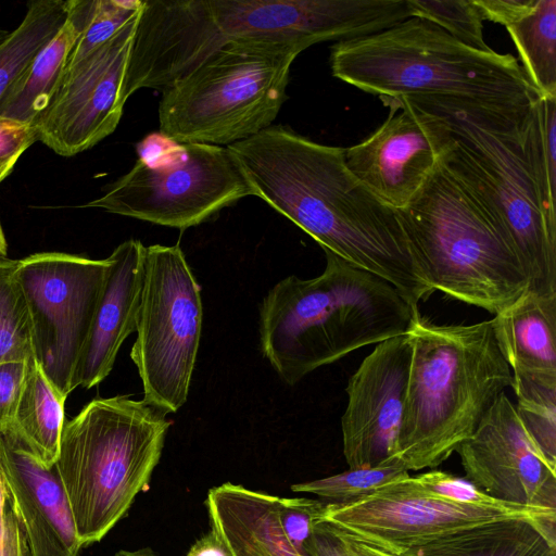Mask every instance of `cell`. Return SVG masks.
Instances as JSON below:
<instances>
[{
	"mask_svg": "<svg viewBox=\"0 0 556 556\" xmlns=\"http://www.w3.org/2000/svg\"><path fill=\"white\" fill-rule=\"evenodd\" d=\"M255 195L327 249L387 280L413 306L434 291L414 263L397 211L348 169L344 149L271 125L227 147Z\"/></svg>",
	"mask_w": 556,
	"mask_h": 556,
	"instance_id": "obj_1",
	"label": "cell"
},
{
	"mask_svg": "<svg viewBox=\"0 0 556 556\" xmlns=\"http://www.w3.org/2000/svg\"><path fill=\"white\" fill-rule=\"evenodd\" d=\"M330 66L336 78L381 100L517 113L540 99L515 56L470 48L419 16L338 41Z\"/></svg>",
	"mask_w": 556,
	"mask_h": 556,
	"instance_id": "obj_2",
	"label": "cell"
},
{
	"mask_svg": "<svg viewBox=\"0 0 556 556\" xmlns=\"http://www.w3.org/2000/svg\"><path fill=\"white\" fill-rule=\"evenodd\" d=\"M323 250L319 276H288L260 305L262 355L291 387L351 352L406 333L418 312L387 280Z\"/></svg>",
	"mask_w": 556,
	"mask_h": 556,
	"instance_id": "obj_3",
	"label": "cell"
},
{
	"mask_svg": "<svg viewBox=\"0 0 556 556\" xmlns=\"http://www.w3.org/2000/svg\"><path fill=\"white\" fill-rule=\"evenodd\" d=\"M407 334L408 379L394 458L409 470L435 468L476 430L511 387L492 320L437 325L418 312Z\"/></svg>",
	"mask_w": 556,
	"mask_h": 556,
	"instance_id": "obj_4",
	"label": "cell"
},
{
	"mask_svg": "<svg viewBox=\"0 0 556 556\" xmlns=\"http://www.w3.org/2000/svg\"><path fill=\"white\" fill-rule=\"evenodd\" d=\"M422 280L433 290L496 315L529 289L501 224L444 164L396 210Z\"/></svg>",
	"mask_w": 556,
	"mask_h": 556,
	"instance_id": "obj_5",
	"label": "cell"
},
{
	"mask_svg": "<svg viewBox=\"0 0 556 556\" xmlns=\"http://www.w3.org/2000/svg\"><path fill=\"white\" fill-rule=\"evenodd\" d=\"M408 102L448 124L454 141L443 162L503 227L527 275L528 291L556 293V225L547 217L526 149L532 108L508 113Z\"/></svg>",
	"mask_w": 556,
	"mask_h": 556,
	"instance_id": "obj_6",
	"label": "cell"
},
{
	"mask_svg": "<svg viewBox=\"0 0 556 556\" xmlns=\"http://www.w3.org/2000/svg\"><path fill=\"white\" fill-rule=\"evenodd\" d=\"M170 426L128 395L94 399L64 424L54 467L83 545L101 541L148 489Z\"/></svg>",
	"mask_w": 556,
	"mask_h": 556,
	"instance_id": "obj_7",
	"label": "cell"
},
{
	"mask_svg": "<svg viewBox=\"0 0 556 556\" xmlns=\"http://www.w3.org/2000/svg\"><path fill=\"white\" fill-rule=\"evenodd\" d=\"M294 45L232 39L162 91L161 132L177 142L228 147L271 126L287 99Z\"/></svg>",
	"mask_w": 556,
	"mask_h": 556,
	"instance_id": "obj_8",
	"label": "cell"
},
{
	"mask_svg": "<svg viewBox=\"0 0 556 556\" xmlns=\"http://www.w3.org/2000/svg\"><path fill=\"white\" fill-rule=\"evenodd\" d=\"M203 320L201 288L180 245L146 247L144 283L130 357L142 401L177 412L187 401Z\"/></svg>",
	"mask_w": 556,
	"mask_h": 556,
	"instance_id": "obj_9",
	"label": "cell"
},
{
	"mask_svg": "<svg viewBox=\"0 0 556 556\" xmlns=\"http://www.w3.org/2000/svg\"><path fill=\"white\" fill-rule=\"evenodd\" d=\"M172 156L162 164L139 159L102 197L85 206L184 230L255 195L227 147L178 144Z\"/></svg>",
	"mask_w": 556,
	"mask_h": 556,
	"instance_id": "obj_10",
	"label": "cell"
},
{
	"mask_svg": "<svg viewBox=\"0 0 556 556\" xmlns=\"http://www.w3.org/2000/svg\"><path fill=\"white\" fill-rule=\"evenodd\" d=\"M106 269V258L62 252L18 260L15 275L30 315L34 358L65 397L73 391Z\"/></svg>",
	"mask_w": 556,
	"mask_h": 556,
	"instance_id": "obj_11",
	"label": "cell"
},
{
	"mask_svg": "<svg viewBox=\"0 0 556 556\" xmlns=\"http://www.w3.org/2000/svg\"><path fill=\"white\" fill-rule=\"evenodd\" d=\"M508 518L556 522V510L503 502L456 503L427 493L409 476L348 503H325L318 520L351 540L394 555L475 526Z\"/></svg>",
	"mask_w": 556,
	"mask_h": 556,
	"instance_id": "obj_12",
	"label": "cell"
},
{
	"mask_svg": "<svg viewBox=\"0 0 556 556\" xmlns=\"http://www.w3.org/2000/svg\"><path fill=\"white\" fill-rule=\"evenodd\" d=\"M223 37L294 45L351 40L413 15L408 0H208Z\"/></svg>",
	"mask_w": 556,
	"mask_h": 556,
	"instance_id": "obj_13",
	"label": "cell"
},
{
	"mask_svg": "<svg viewBox=\"0 0 556 556\" xmlns=\"http://www.w3.org/2000/svg\"><path fill=\"white\" fill-rule=\"evenodd\" d=\"M140 12L103 45L66 66L49 105L34 123L38 140L59 155L86 151L116 129Z\"/></svg>",
	"mask_w": 556,
	"mask_h": 556,
	"instance_id": "obj_14",
	"label": "cell"
},
{
	"mask_svg": "<svg viewBox=\"0 0 556 556\" xmlns=\"http://www.w3.org/2000/svg\"><path fill=\"white\" fill-rule=\"evenodd\" d=\"M387 119L362 142L344 149L352 175L394 210L405 207L453 144L446 121L395 98Z\"/></svg>",
	"mask_w": 556,
	"mask_h": 556,
	"instance_id": "obj_15",
	"label": "cell"
},
{
	"mask_svg": "<svg viewBox=\"0 0 556 556\" xmlns=\"http://www.w3.org/2000/svg\"><path fill=\"white\" fill-rule=\"evenodd\" d=\"M465 478L504 503L556 510V467L503 392L456 451Z\"/></svg>",
	"mask_w": 556,
	"mask_h": 556,
	"instance_id": "obj_16",
	"label": "cell"
},
{
	"mask_svg": "<svg viewBox=\"0 0 556 556\" xmlns=\"http://www.w3.org/2000/svg\"><path fill=\"white\" fill-rule=\"evenodd\" d=\"M410 356L407 332L387 339L376 344L349 379L348 404L341 418L349 468L395 459Z\"/></svg>",
	"mask_w": 556,
	"mask_h": 556,
	"instance_id": "obj_17",
	"label": "cell"
},
{
	"mask_svg": "<svg viewBox=\"0 0 556 556\" xmlns=\"http://www.w3.org/2000/svg\"><path fill=\"white\" fill-rule=\"evenodd\" d=\"M225 43L208 0H143L126 67L123 101L142 88L165 90Z\"/></svg>",
	"mask_w": 556,
	"mask_h": 556,
	"instance_id": "obj_18",
	"label": "cell"
},
{
	"mask_svg": "<svg viewBox=\"0 0 556 556\" xmlns=\"http://www.w3.org/2000/svg\"><path fill=\"white\" fill-rule=\"evenodd\" d=\"M0 477L26 533L30 556H78L84 545L54 465L41 464L9 430L0 433Z\"/></svg>",
	"mask_w": 556,
	"mask_h": 556,
	"instance_id": "obj_19",
	"label": "cell"
},
{
	"mask_svg": "<svg viewBox=\"0 0 556 556\" xmlns=\"http://www.w3.org/2000/svg\"><path fill=\"white\" fill-rule=\"evenodd\" d=\"M146 247L129 239L117 245L108 269L90 332L73 377V390L91 389L113 369L118 351L136 330L144 283Z\"/></svg>",
	"mask_w": 556,
	"mask_h": 556,
	"instance_id": "obj_20",
	"label": "cell"
},
{
	"mask_svg": "<svg viewBox=\"0 0 556 556\" xmlns=\"http://www.w3.org/2000/svg\"><path fill=\"white\" fill-rule=\"evenodd\" d=\"M483 20L502 24L540 98H556V0H475Z\"/></svg>",
	"mask_w": 556,
	"mask_h": 556,
	"instance_id": "obj_21",
	"label": "cell"
},
{
	"mask_svg": "<svg viewBox=\"0 0 556 556\" xmlns=\"http://www.w3.org/2000/svg\"><path fill=\"white\" fill-rule=\"evenodd\" d=\"M491 320L511 372L556 376V293L528 291Z\"/></svg>",
	"mask_w": 556,
	"mask_h": 556,
	"instance_id": "obj_22",
	"label": "cell"
},
{
	"mask_svg": "<svg viewBox=\"0 0 556 556\" xmlns=\"http://www.w3.org/2000/svg\"><path fill=\"white\" fill-rule=\"evenodd\" d=\"M392 556H556V522L527 518L492 521Z\"/></svg>",
	"mask_w": 556,
	"mask_h": 556,
	"instance_id": "obj_23",
	"label": "cell"
},
{
	"mask_svg": "<svg viewBox=\"0 0 556 556\" xmlns=\"http://www.w3.org/2000/svg\"><path fill=\"white\" fill-rule=\"evenodd\" d=\"M92 0H68L65 22L0 102V116L34 124L49 105L86 25Z\"/></svg>",
	"mask_w": 556,
	"mask_h": 556,
	"instance_id": "obj_24",
	"label": "cell"
},
{
	"mask_svg": "<svg viewBox=\"0 0 556 556\" xmlns=\"http://www.w3.org/2000/svg\"><path fill=\"white\" fill-rule=\"evenodd\" d=\"M65 400L66 397L48 380L35 358H30L23 390L8 430L47 467H52L59 455Z\"/></svg>",
	"mask_w": 556,
	"mask_h": 556,
	"instance_id": "obj_25",
	"label": "cell"
},
{
	"mask_svg": "<svg viewBox=\"0 0 556 556\" xmlns=\"http://www.w3.org/2000/svg\"><path fill=\"white\" fill-rule=\"evenodd\" d=\"M68 0H36L18 26L0 43V102L40 50L62 27Z\"/></svg>",
	"mask_w": 556,
	"mask_h": 556,
	"instance_id": "obj_26",
	"label": "cell"
},
{
	"mask_svg": "<svg viewBox=\"0 0 556 556\" xmlns=\"http://www.w3.org/2000/svg\"><path fill=\"white\" fill-rule=\"evenodd\" d=\"M511 374L516 412L545 458L556 467V376Z\"/></svg>",
	"mask_w": 556,
	"mask_h": 556,
	"instance_id": "obj_27",
	"label": "cell"
},
{
	"mask_svg": "<svg viewBox=\"0 0 556 556\" xmlns=\"http://www.w3.org/2000/svg\"><path fill=\"white\" fill-rule=\"evenodd\" d=\"M17 266L18 260L0 256V364L34 357L31 320Z\"/></svg>",
	"mask_w": 556,
	"mask_h": 556,
	"instance_id": "obj_28",
	"label": "cell"
},
{
	"mask_svg": "<svg viewBox=\"0 0 556 556\" xmlns=\"http://www.w3.org/2000/svg\"><path fill=\"white\" fill-rule=\"evenodd\" d=\"M407 477L409 473L405 466L393 459L374 467L349 468L341 473L292 484L290 489L295 493L315 494L327 503L341 504Z\"/></svg>",
	"mask_w": 556,
	"mask_h": 556,
	"instance_id": "obj_29",
	"label": "cell"
},
{
	"mask_svg": "<svg viewBox=\"0 0 556 556\" xmlns=\"http://www.w3.org/2000/svg\"><path fill=\"white\" fill-rule=\"evenodd\" d=\"M413 16L442 28L459 42L491 51L483 38V17L475 0H408Z\"/></svg>",
	"mask_w": 556,
	"mask_h": 556,
	"instance_id": "obj_30",
	"label": "cell"
},
{
	"mask_svg": "<svg viewBox=\"0 0 556 556\" xmlns=\"http://www.w3.org/2000/svg\"><path fill=\"white\" fill-rule=\"evenodd\" d=\"M143 0H92L90 12L67 66L74 64L114 36L142 9Z\"/></svg>",
	"mask_w": 556,
	"mask_h": 556,
	"instance_id": "obj_31",
	"label": "cell"
},
{
	"mask_svg": "<svg viewBox=\"0 0 556 556\" xmlns=\"http://www.w3.org/2000/svg\"><path fill=\"white\" fill-rule=\"evenodd\" d=\"M325 502L307 497H279V522L291 545L305 554L314 525L318 521Z\"/></svg>",
	"mask_w": 556,
	"mask_h": 556,
	"instance_id": "obj_32",
	"label": "cell"
},
{
	"mask_svg": "<svg viewBox=\"0 0 556 556\" xmlns=\"http://www.w3.org/2000/svg\"><path fill=\"white\" fill-rule=\"evenodd\" d=\"M412 479L421 490L443 500L472 505L501 503L482 492L466 478H460L446 471L432 469L413 476Z\"/></svg>",
	"mask_w": 556,
	"mask_h": 556,
	"instance_id": "obj_33",
	"label": "cell"
},
{
	"mask_svg": "<svg viewBox=\"0 0 556 556\" xmlns=\"http://www.w3.org/2000/svg\"><path fill=\"white\" fill-rule=\"evenodd\" d=\"M36 141L38 134L34 124L0 116V184Z\"/></svg>",
	"mask_w": 556,
	"mask_h": 556,
	"instance_id": "obj_34",
	"label": "cell"
},
{
	"mask_svg": "<svg viewBox=\"0 0 556 556\" xmlns=\"http://www.w3.org/2000/svg\"><path fill=\"white\" fill-rule=\"evenodd\" d=\"M0 556H30L26 533L1 477Z\"/></svg>",
	"mask_w": 556,
	"mask_h": 556,
	"instance_id": "obj_35",
	"label": "cell"
},
{
	"mask_svg": "<svg viewBox=\"0 0 556 556\" xmlns=\"http://www.w3.org/2000/svg\"><path fill=\"white\" fill-rule=\"evenodd\" d=\"M27 370L28 361L0 364V433L11 425Z\"/></svg>",
	"mask_w": 556,
	"mask_h": 556,
	"instance_id": "obj_36",
	"label": "cell"
},
{
	"mask_svg": "<svg viewBox=\"0 0 556 556\" xmlns=\"http://www.w3.org/2000/svg\"><path fill=\"white\" fill-rule=\"evenodd\" d=\"M306 556H354L344 538L329 523L318 520L305 544Z\"/></svg>",
	"mask_w": 556,
	"mask_h": 556,
	"instance_id": "obj_37",
	"label": "cell"
},
{
	"mask_svg": "<svg viewBox=\"0 0 556 556\" xmlns=\"http://www.w3.org/2000/svg\"><path fill=\"white\" fill-rule=\"evenodd\" d=\"M185 556H230L226 545L214 529L202 534Z\"/></svg>",
	"mask_w": 556,
	"mask_h": 556,
	"instance_id": "obj_38",
	"label": "cell"
},
{
	"mask_svg": "<svg viewBox=\"0 0 556 556\" xmlns=\"http://www.w3.org/2000/svg\"><path fill=\"white\" fill-rule=\"evenodd\" d=\"M340 533V532H339ZM341 534V533H340ZM342 535V534H341ZM354 556H392L391 554L372 545L365 544L355 540H351L342 535Z\"/></svg>",
	"mask_w": 556,
	"mask_h": 556,
	"instance_id": "obj_39",
	"label": "cell"
},
{
	"mask_svg": "<svg viewBox=\"0 0 556 556\" xmlns=\"http://www.w3.org/2000/svg\"><path fill=\"white\" fill-rule=\"evenodd\" d=\"M114 556H157L151 548L143 547L134 551L122 549L114 554Z\"/></svg>",
	"mask_w": 556,
	"mask_h": 556,
	"instance_id": "obj_40",
	"label": "cell"
},
{
	"mask_svg": "<svg viewBox=\"0 0 556 556\" xmlns=\"http://www.w3.org/2000/svg\"><path fill=\"white\" fill-rule=\"evenodd\" d=\"M7 251H8V244H7V240H5L1 224H0V256L5 257Z\"/></svg>",
	"mask_w": 556,
	"mask_h": 556,
	"instance_id": "obj_41",
	"label": "cell"
},
{
	"mask_svg": "<svg viewBox=\"0 0 556 556\" xmlns=\"http://www.w3.org/2000/svg\"><path fill=\"white\" fill-rule=\"evenodd\" d=\"M9 33H10L9 30L0 27V43L7 38Z\"/></svg>",
	"mask_w": 556,
	"mask_h": 556,
	"instance_id": "obj_42",
	"label": "cell"
}]
</instances>
